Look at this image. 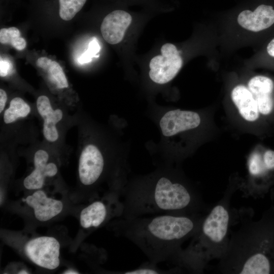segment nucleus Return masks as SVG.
<instances>
[{
    "label": "nucleus",
    "instance_id": "obj_15",
    "mask_svg": "<svg viewBox=\"0 0 274 274\" xmlns=\"http://www.w3.org/2000/svg\"><path fill=\"white\" fill-rule=\"evenodd\" d=\"M30 112L29 106L23 99L15 97L11 100L9 108L5 112L4 122L7 124L14 122L19 118L26 117Z\"/></svg>",
    "mask_w": 274,
    "mask_h": 274
},
{
    "label": "nucleus",
    "instance_id": "obj_13",
    "mask_svg": "<svg viewBox=\"0 0 274 274\" xmlns=\"http://www.w3.org/2000/svg\"><path fill=\"white\" fill-rule=\"evenodd\" d=\"M38 113L44 119L43 134L49 142L56 141L58 133L56 124L62 118V112L58 109L54 110L51 107L49 99L45 95L39 96L37 100Z\"/></svg>",
    "mask_w": 274,
    "mask_h": 274
},
{
    "label": "nucleus",
    "instance_id": "obj_20",
    "mask_svg": "<svg viewBox=\"0 0 274 274\" xmlns=\"http://www.w3.org/2000/svg\"><path fill=\"white\" fill-rule=\"evenodd\" d=\"M178 271H180L177 268L169 270H161L157 266V264L149 261L141 264L137 268L129 270H125L120 273L124 274H156L170 273Z\"/></svg>",
    "mask_w": 274,
    "mask_h": 274
},
{
    "label": "nucleus",
    "instance_id": "obj_17",
    "mask_svg": "<svg viewBox=\"0 0 274 274\" xmlns=\"http://www.w3.org/2000/svg\"><path fill=\"white\" fill-rule=\"evenodd\" d=\"M273 87L272 80L263 76H255L251 78L248 83V88L254 96L272 94Z\"/></svg>",
    "mask_w": 274,
    "mask_h": 274
},
{
    "label": "nucleus",
    "instance_id": "obj_28",
    "mask_svg": "<svg viewBox=\"0 0 274 274\" xmlns=\"http://www.w3.org/2000/svg\"><path fill=\"white\" fill-rule=\"evenodd\" d=\"M63 273H64V274H78L79 273V272L76 271V270H73V269H68V270H66L65 271H64Z\"/></svg>",
    "mask_w": 274,
    "mask_h": 274
},
{
    "label": "nucleus",
    "instance_id": "obj_21",
    "mask_svg": "<svg viewBox=\"0 0 274 274\" xmlns=\"http://www.w3.org/2000/svg\"><path fill=\"white\" fill-rule=\"evenodd\" d=\"M259 113L263 115L270 114L274 107V100L272 94H260L254 96Z\"/></svg>",
    "mask_w": 274,
    "mask_h": 274
},
{
    "label": "nucleus",
    "instance_id": "obj_12",
    "mask_svg": "<svg viewBox=\"0 0 274 274\" xmlns=\"http://www.w3.org/2000/svg\"><path fill=\"white\" fill-rule=\"evenodd\" d=\"M237 22L242 27L252 31L265 29L274 23V9L271 6L261 5L253 12L243 11L238 15Z\"/></svg>",
    "mask_w": 274,
    "mask_h": 274
},
{
    "label": "nucleus",
    "instance_id": "obj_7",
    "mask_svg": "<svg viewBox=\"0 0 274 274\" xmlns=\"http://www.w3.org/2000/svg\"><path fill=\"white\" fill-rule=\"evenodd\" d=\"M104 159L99 149L93 145L82 150L79 161L80 182L84 186L93 185L99 180L104 169Z\"/></svg>",
    "mask_w": 274,
    "mask_h": 274
},
{
    "label": "nucleus",
    "instance_id": "obj_6",
    "mask_svg": "<svg viewBox=\"0 0 274 274\" xmlns=\"http://www.w3.org/2000/svg\"><path fill=\"white\" fill-rule=\"evenodd\" d=\"M26 256L36 265L52 270L60 264V244L54 237L40 236L29 241L24 247Z\"/></svg>",
    "mask_w": 274,
    "mask_h": 274
},
{
    "label": "nucleus",
    "instance_id": "obj_24",
    "mask_svg": "<svg viewBox=\"0 0 274 274\" xmlns=\"http://www.w3.org/2000/svg\"><path fill=\"white\" fill-rule=\"evenodd\" d=\"M12 69L11 64L6 60L1 59L0 61V76L4 77L7 76Z\"/></svg>",
    "mask_w": 274,
    "mask_h": 274
},
{
    "label": "nucleus",
    "instance_id": "obj_19",
    "mask_svg": "<svg viewBox=\"0 0 274 274\" xmlns=\"http://www.w3.org/2000/svg\"><path fill=\"white\" fill-rule=\"evenodd\" d=\"M46 71L50 80L58 88L62 89L68 86L65 75L61 66L56 61L52 60Z\"/></svg>",
    "mask_w": 274,
    "mask_h": 274
},
{
    "label": "nucleus",
    "instance_id": "obj_11",
    "mask_svg": "<svg viewBox=\"0 0 274 274\" xmlns=\"http://www.w3.org/2000/svg\"><path fill=\"white\" fill-rule=\"evenodd\" d=\"M48 154L43 150H38L34 155L35 169L23 181V185L28 190H38L42 188L47 177L54 176L57 167L54 163H47Z\"/></svg>",
    "mask_w": 274,
    "mask_h": 274
},
{
    "label": "nucleus",
    "instance_id": "obj_3",
    "mask_svg": "<svg viewBox=\"0 0 274 274\" xmlns=\"http://www.w3.org/2000/svg\"><path fill=\"white\" fill-rule=\"evenodd\" d=\"M121 217L133 218L158 214L188 215L206 213L211 208L191 186L169 177L135 183L122 189Z\"/></svg>",
    "mask_w": 274,
    "mask_h": 274
},
{
    "label": "nucleus",
    "instance_id": "obj_23",
    "mask_svg": "<svg viewBox=\"0 0 274 274\" xmlns=\"http://www.w3.org/2000/svg\"><path fill=\"white\" fill-rule=\"evenodd\" d=\"M263 159L267 167L274 172V151L266 150L263 154Z\"/></svg>",
    "mask_w": 274,
    "mask_h": 274
},
{
    "label": "nucleus",
    "instance_id": "obj_22",
    "mask_svg": "<svg viewBox=\"0 0 274 274\" xmlns=\"http://www.w3.org/2000/svg\"><path fill=\"white\" fill-rule=\"evenodd\" d=\"M100 46L96 38H92L88 44L87 49L79 57V61L80 63H85L91 61L92 58L97 57L99 55Z\"/></svg>",
    "mask_w": 274,
    "mask_h": 274
},
{
    "label": "nucleus",
    "instance_id": "obj_29",
    "mask_svg": "<svg viewBox=\"0 0 274 274\" xmlns=\"http://www.w3.org/2000/svg\"><path fill=\"white\" fill-rule=\"evenodd\" d=\"M29 273V272H28L27 270H24V269L20 270L17 272V273H19V274H27Z\"/></svg>",
    "mask_w": 274,
    "mask_h": 274
},
{
    "label": "nucleus",
    "instance_id": "obj_1",
    "mask_svg": "<svg viewBox=\"0 0 274 274\" xmlns=\"http://www.w3.org/2000/svg\"><path fill=\"white\" fill-rule=\"evenodd\" d=\"M251 208H233L229 242L219 272L274 274V204L253 221Z\"/></svg>",
    "mask_w": 274,
    "mask_h": 274
},
{
    "label": "nucleus",
    "instance_id": "obj_25",
    "mask_svg": "<svg viewBox=\"0 0 274 274\" xmlns=\"http://www.w3.org/2000/svg\"><path fill=\"white\" fill-rule=\"evenodd\" d=\"M52 61V60L48 57H41L38 59L36 63L38 66L46 71Z\"/></svg>",
    "mask_w": 274,
    "mask_h": 274
},
{
    "label": "nucleus",
    "instance_id": "obj_5",
    "mask_svg": "<svg viewBox=\"0 0 274 274\" xmlns=\"http://www.w3.org/2000/svg\"><path fill=\"white\" fill-rule=\"evenodd\" d=\"M161 55L151 59L149 75L155 83L163 84L171 81L179 73L183 65V60L176 47L166 43L161 48Z\"/></svg>",
    "mask_w": 274,
    "mask_h": 274
},
{
    "label": "nucleus",
    "instance_id": "obj_9",
    "mask_svg": "<svg viewBox=\"0 0 274 274\" xmlns=\"http://www.w3.org/2000/svg\"><path fill=\"white\" fill-rule=\"evenodd\" d=\"M131 21V15L126 11L118 10L111 12L104 18L100 25L103 38L110 44L120 43Z\"/></svg>",
    "mask_w": 274,
    "mask_h": 274
},
{
    "label": "nucleus",
    "instance_id": "obj_4",
    "mask_svg": "<svg viewBox=\"0 0 274 274\" xmlns=\"http://www.w3.org/2000/svg\"><path fill=\"white\" fill-rule=\"evenodd\" d=\"M238 188L236 185L228 186L222 198L206 214L188 246L171 260L180 271L202 273L210 261L220 260L223 256L229 242L232 217L231 201Z\"/></svg>",
    "mask_w": 274,
    "mask_h": 274
},
{
    "label": "nucleus",
    "instance_id": "obj_2",
    "mask_svg": "<svg viewBox=\"0 0 274 274\" xmlns=\"http://www.w3.org/2000/svg\"><path fill=\"white\" fill-rule=\"evenodd\" d=\"M206 213L119 217L113 227L118 235L132 242L150 262L157 264L171 261L182 249L183 243L197 232Z\"/></svg>",
    "mask_w": 274,
    "mask_h": 274
},
{
    "label": "nucleus",
    "instance_id": "obj_8",
    "mask_svg": "<svg viewBox=\"0 0 274 274\" xmlns=\"http://www.w3.org/2000/svg\"><path fill=\"white\" fill-rule=\"evenodd\" d=\"M200 118L194 112L180 109L170 111L164 114L160 121L163 134L170 136L199 126Z\"/></svg>",
    "mask_w": 274,
    "mask_h": 274
},
{
    "label": "nucleus",
    "instance_id": "obj_26",
    "mask_svg": "<svg viewBox=\"0 0 274 274\" xmlns=\"http://www.w3.org/2000/svg\"><path fill=\"white\" fill-rule=\"evenodd\" d=\"M7 99L6 92L2 89H0V112L4 109Z\"/></svg>",
    "mask_w": 274,
    "mask_h": 274
},
{
    "label": "nucleus",
    "instance_id": "obj_27",
    "mask_svg": "<svg viewBox=\"0 0 274 274\" xmlns=\"http://www.w3.org/2000/svg\"><path fill=\"white\" fill-rule=\"evenodd\" d=\"M267 51L270 56L274 57V38L268 44Z\"/></svg>",
    "mask_w": 274,
    "mask_h": 274
},
{
    "label": "nucleus",
    "instance_id": "obj_14",
    "mask_svg": "<svg viewBox=\"0 0 274 274\" xmlns=\"http://www.w3.org/2000/svg\"><path fill=\"white\" fill-rule=\"evenodd\" d=\"M231 96L241 115L249 122L256 121L259 112L255 97L250 90L244 85L235 86Z\"/></svg>",
    "mask_w": 274,
    "mask_h": 274
},
{
    "label": "nucleus",
    "instance_id": "obj_10",
    "mask_svg": "<svg viewBox=\"0 0 274 274\" xmlns=\"http://www.w3.org/2000/svg\"><path fill=\"white\" fill-rule=\"evenodd\" d=\"M22 200L33 209L36 218L41 222L51 219L63 209L62 201L48 197L41 190L36 191L32 195Z\"/></svg>",
    "mask_w": 274,
    "mask_h": 274
},
{
    "label": "nucleus",
    "instance_id": "obj_18",
    "mask_svg": "<svg viewBox=\"0 0 274 274\" xmlns=\"http://www.w3.org/2000/svg\"><path fill=\"white\" fill-rule=\"evenodd\" d=\"M86 0H59V14L65 21L72 19L85 4Z\"/></svg>",
    "mask_w": 274,
    "mask_h": 274
},
{
    "label": "nucleus",
    "instance_id": "obj_16",
    "mask_svg": "<svg viewBox=\"0 0 274 274\" xmlns=\"http://www.w3.org/2000/svg\"><path fill=\"white\" fill-rule=\"evenodd\" d=\"M0 42L3 44H9L19 51L23 50L26 46V41L21 37L19 30L15 27L1 29Z\"/></svg>",
    "mask_w": 274,
    "mask_h": 274
}]
</instances>
